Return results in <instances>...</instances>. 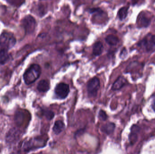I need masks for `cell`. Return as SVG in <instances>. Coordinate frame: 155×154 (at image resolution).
<instances>
[{
  "mask_svg": "<svg viewBox=\"0 0 155 154\" xmlns=\"http://www.w3.org/2000/svg\"><path fill=\"white\" fill-rule=\"evenodd\" d=\"M41 69L38 64L31 65L25 72L23 79L26 85H30L35 82L41 76Z\"/></svg>",
  "mask_w": 155,
  "mask_h": 154,
  "instance_id": "cell-1",
  "label": "cell"
},
{
  "mask_svg": "<svg viewBox=\"0 0 155 154\" xmlns=\"http://www.w3.org/2000/svg\"><path fill=\"white\" fill-rule=\"evenodd\" d=\"M137 46L147 52H155V34L149 33L137 43Z\"/></svg>",
  "mask_w": 155,
  "mask_h": 154,
  "instance_id": "cell-2",
  "label": "cell"
},
{
  "mask_svg": "<svg viewBox=\"0 0 155 154\" xmlns=\"http://www.w3.org/2000/svg\"><path fill=\"white\" fill-rule=\"evenodd\" d=\"M16 39L14 35L9 32L3 33L0 35V47L2 49H10L16 43Z\"/></svg>",
  "mask_w": 155,
  "mask_h": 154,
  "instance_id": "cell-3",
  "label": "cell"
},
{
  "mask_svg": "<svg viewBox=\"0 0 155 154\" xmlns=\"http://www.w3.org/2000/svg\"><path fill=\"white\" fill-rule=\"evenodd\" d=\"M100 83L99 79L94 77L88 81L87 86L88 95L91 97H96L100 88Z\"/></svg>",
  "mask_w": 155,
  "mask_h": 154,
  "instance_id": "cell-4",
  "label": "cell"
},
{
  "mask_svg": "<svg viewBox=\"0 0 155 154\" xmlns=\"http://www.w3.org/2000/svg\"><path fill=\"white\" fill-rule=\"evenodd\" d=\"M152 18L147 12L143 11L138 14L137 24L138 28H147L151 24Z\"/></svg>",
  "mask_w": 155,
  "mask_h": 154,
  "instance_id": "cell-5",
  "label": "cell"
},
{
  "mask_svg": "<svg viewBox=\"0 0 155 154\" xmlns=\"http://www.w3.org/2000/svg\"><path fill=\"white\" fill-rule=\"evenodd\" d=\"M22 25L27 33H32L36 27V21L32 16L30 15L25 16L22 20Z\"/></svg>",
  "mask_w": 155,
  "mask_h": 154,
  "instance_id": "cell-6",
  "label": "cell"
},
{
  "mask_svg": "<svg viewBox=\"0 0 155 154\" xmlns=\"http://www.w3.org/2000/svg\"><path fill=\"white\" fill-rule=\"evenodd\" d=\"M70 86L68 84L61 83L57 84L54 89L56 96L61 99H64L70 93Z\"/></svg>",
  "mask_w": 155,
  "mask_h": 154,
  "instance_id": "cell-7",
  "label": "cell"
},
{
  "mask_svg": "<svg viewBox=\"0 0 155 154\" xmlns=\"http://www.w3.org/2000/svg\"><path fill=\"white\" fill-rule=\"evenodd\" d=\"M45 141L41 139H34L25 142L24 144L23 148L25 151H29L32 149L44 147L45 144Z\"/></svg>",
  "mask_w": 155,
  "mask_h": 154,
  "instance_id": "cell-8",
  "label": "cell"
},
{
  "mask_svg": "<svg viewBox=\"0 0 155 154\" xmlns=\"http://www.w3.org/2000/svg\"><path fill=\"white\" fill-rule=\"evenodd\" d=\"M20 131L18 129H11L6 135V142L8 143H12L17 141L20 137Z\"/></svg>",
  "mask_w": 155,
  "mask_h": 154,
  "instance_id": "cell-9",
  "label": "cell"
},
{
  "mask_svg": "<svg viewBox=\"0 0 155 154\" xmlns=\"http://www.w3.org/2000/svg\"><path fill=\"white\" fill-rule=\"evenodd\" d=\"M127 81L126 79L123 76H119L115 81L112 87L113 90H118L122 89L124 86L127 84Z\"/></svg>",
  "mask_w": 155,
  "mask_h": 154,
  "instance_id": "cell-10",
  "label": "cell"
},
{
  "mask_svg": "<svg viewBox=\"0 0 155 154\" xmlns=\"http://www.w3.org/2000/svg\"><path fill=\"white\" fill-rule=\"evenodd\" d=\"M140 127L136 125L133 126L131 128V133L129 136V141L131 144H134L137 141L138 134L140 131Z\"/></svg>",
  "mask_w": 155,
  "mask_h": 154,
  "instance_id": "cell-11",
  "label": "cell"
},
{
  "mask_svg": "<svg viewBox=\"0 0 155 154\" xmlns=\"http://www.w3.org/2000/svg\"><path fill=\"white\" fill-rule=\"evenodd\" d=\"M37 89L41 92H46L50 90V83L48 80H42L39 81Z\"/></svg>",
  "mask_w": 155,
  "mask_h": 154,
  "instance_id": "cell-12",
  "label": "cell"
},
{
  "mask_svg": "<svg viewBox=\"0 0 155 154\" xmlns=\"http://www.w3.org/2000/svg\"><path fill=\"white\" fill-rule=\"evenodd\" d=\"M65 128V124L61 120L55 121L53 127V131L56 135L61 134Z\"/></svg>",
  "mask_w": 155,
  "mask_h": 154,
  "instance_id": "cell-13",
  "label": "cell"
},
{
  "mask_svg": "<svg viewBox=\"0 0 155 154\" xmlns=\"http://www.w3.org/2000/svg\"><path fill=\"white\" fill-rule=\"evenodd\" d=\"M116 126L114 123H107L101 127V130L103 133L107 135L113 134L114 131Z\"/></svg>",
  "mask_w": 155,
  "mask_h": 154,
  "instance_id": "cell-14",
  "label": "cell"
},
{
  "mask_svg": "<svg viewBox=\"0 0 155 154\" xmlns=\"http://www.w3.org/2000/svg\"><path fill=\"white\" fill-rule=\"evenodd\" d=\"M103 49L104 46L102 42L100 41L97 42L93 45V54L95 56H99L103 52Z\"/></svg>",
  "mask_w": 155,
  "mask_h": 154,
  "instance_id": "cell-15",
  "label": "cell"
},
{
  "mask_svg": "<svg viewBox=\"0 0 155 154\" xmlns=\"http://www.w3.org/2000/svg\"><path fill=\"white\" fill-rule=\"evenodd\" d=\"M105 41L109 45L115 46L119 42V39L113 34H109L106 37Z\"/></svg>",
  "mask_w": 155,
  "mask_h": 154,
  "instance_id": "cell-16",
  "label": "cell"
},
{
  "mask_svg": "<svg viewBox=\"0 0 155 154\" xmlns=\"http://www.w3.org/2000/svg\"><path fill=\"white\" fill-rule=\"evenodd\" d=\"M129 8L128 6H123L119 9L117 13V15L121 20H125L127 17Z\"/></svg>",
  "mask_w": 155,
  "mask_h": 154,
  "instance_id": "cell-17",
  "label": "cell"
},
{
  "mask_svg": "<svg viewBox=\"0 0 155 154\" xmlns=\"http://www.w3.org/2000/svg\"><path fill=\"white\" fill-rule=\"evenodd\" d=\"M9 59V54L6 50L2 49L0 51V65H4L8 61Z\"/></svg>",
  "mask_w": 155,
  "mask_h": 154,
  "instance_id": "cell-18",
  "label": "cell"
},
{
  "mask_svg": "<svg viewBox=\"0 0 155 154\" xmlns=\"http://www.w3.org/2000/svg\"><path fill=\"white\" fill-rule=\"evenodd\" d=\"M14 119L16 124L18 126H21L23 121V114L21 111H18L15 114Z\"/></svg>",
  "mask_w": 155,
  "mask_h": 154,
  "instance_id": "cell-19",
  "label": "cell"
},
{
  "mask_svg": "<svg viewBox=\"0 0 155 154\" xmlns=\"http://www.w3.org/2000/svg\"><path fill=\"white\" fill-rule=\"evenodd\" d=\"M43 114L45 118L49 120H51L54 117V113L51 110H44Z\"/></svg>",
  "mask_w": 155,
  "mask_h": 154,
  "instance_id": "cell-20",
  "label": "cell"
},
{
  "mask_svg": "<svg viewBox=\"0 0 155 154\" xmlns=\"http://www.w3.org/2000/svg\"><path fill=\"white\" fill-rule=\"evenodd\" d=\"M99 117L101 120L105 121L107 119V115L104 110H101L99 112Z\"/></svg>",
  "mask_w": 155,
  "mask_h": 154,
  "instance_id": "cell-21",
  "label": "cell"
},
{
  "mask_svg": "<svg viewBox=\"0 0 155 154\" xmlns=\"http://www.w3.org/2000/svg\"><path fill=\"white\" fill-rule=\"evenodd\" d=\"M84 128H82V129H79V130H78L77 132H76V133H75L74 136H75V137L80 136L82 134H83L84 133Z\"/></svg>",
  "mask_w": 155,
  "mask_h": 154,
  "instance_id": "cell-22",
  "label": "cell"
},
{
  "mask_svg": "<svg viewBox=\"0 0 155 154\" xmlns=\"http://www.w3.org/2000/svg\"><path fill=\"white\" fill-rule=\"evenodd\" d=\"M152 108L155 112V96L153 98V101H152Z\"/></svg>",
  "mask_w": 155,
  "mask_h": 154,
  "instance_id": "cell-23",
  "label": "cell"
},
{
  "mask_svg": "<svg viewBox=\"0 0 155 154\" xmlns=\"http://www.w3.org/2000/svg\"><path fill=\"white\" fill-rule=\"evenodd\" d=\"M127 52V50L125 49H124L122 50V52H121V54H120V56H121V58L124 57L125 55L124 54V52Z\"/></svg>",
  "mask_w": 155,
  "mask_h": 154,
  "instance_id": "cell-24",
  "label": "cell"
},
{
  "mask_svg": "<svg viewBox=\"0 0 155 154\" xmlns=\"http://www.w3.org/2000/svg\"><path fill=\"white\" fill-rule=\"evenodd\" d=\"M0 152H1V150H0Z\"/></svg>",
  "mask_w": 155,
  "mask_h": 154,
  "instance_id": "cell-25",
  "label": "cell"
},
{
  "mask_svg": "<svg viewBox=\"0 0 155 154\" xmlns=\"http://www.w3.org/2000/svg\"></svg>",
  "mask_w": 155,
  "mask_h": 154,
  "instance_id": "cell-26",
  "label": "cell"
}]
</instances>
